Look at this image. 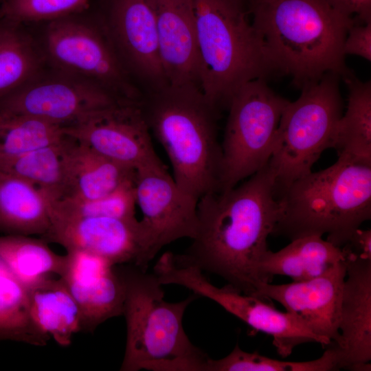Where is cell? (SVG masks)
<instances>
[{
    "instance_id": "f546056e",
    "label": "cell",
    "mask_w": 371,
    "mask_h": 371,
    "mask_svg": "<svg viewBox=\"0 0 371 371\" xmlns=\"http://www.w3.org/2000/svg\"><path fill=\"white\" fill-rule=\"evenodd\" d=\"M339 361V349L334 344L328 346L320 357L307 361L278 360L244 351L236 344L222 359L209 357L205 371H331L340 370Z\"/></svg>"
},
{
    "instance_id": "8992f818",
    "label": "cell",
    "mask_w": 371,
    "mask_h": 371,
    "mask_svg": "<svg viewBox=\"0 0 371 371\" xmlns=\"http://www.w3.org/2000/svg\"><path fill=\"white\" fill-rule=\"evenodd\" d=\"M201 91L218 112L245 83L278 74L243 0H192Z\"/></svg>"
},
{
    "instance_id": "4316f807",
    "label": "cell",
    "mask_w": 371,
    "mask_h": 371,
    "mask_svg": "<svg viewBox=\"0 0 371 371\" xmlns=\"http://www.w3.org/2000/svg\"><path fill=\"white\" fill-rule=\"evenodd\" d=\"M47 243L25 235L0 236V259L27 288L48 276L60 277L66 255L57 254Z\"/></svg>"
},
{
    "instance_id": "5bb4252c",
    "label": "cell",
    "mask_w": 371,
    "mask_h": 371,
    "mask_svg": "<svg viewBox=\"0 0 371 371\" xmlns=\"http://www.w3.org/2000/svg\"><path fill=\"white\" fill-rule=\"evenodd\" d=\"M41 238L67 251L94 254L111 265L133 264L147 270L146 245L140 221L103 216L52 218Z\"/></svg>"
},
{
    "instance_id": "ac0fdd59",
    "label": "cell",
    "mask_w": 371,
    "mask_h": 371,
    "mask_svg": "<svg viewBox=\"0 0 371 371\" xmlns=\"http://www.w3.org/2000/svg\"><path fill=\"white\" fill-rule=\"evenodd\" d=\"M150 2L167 87L201 91V64L192 0Z\"/></svg>"
},
{
    "instance_id": "1f68e13d",
    "label": "cell",
    "mask_w": 371,
    "mask_h": 371,
    "mask_svg": "<svg viewBox=\"0 0 371 371\" xmlns=\"http://www.w3.org/2000/svg\"><path fill=\"white\" fill-rule=\"evenodd\" d=\"M91 0H2L0 19L19 25L50 22L79 14Z\"/></svg>"
},
{
    "instance_id": "ba28073f",
    "label": "cell",
    "mask_w": 371,
    "mask_h": 371,
    "mask_svg": "<svg viewBox=\"0 0 371 371\" xmlns=\"http://www.w3.org/2000/svg\"><path fill=\"white\" fill-rule=\"evenodd\" d=\"M288 102L263 79L245 83L233 95L221 143V190L237 186L268 164Z\"/></svg>"
},
{
    "instance_id": "5b68a950",
    "label": "cell",
    "mask_w": 371,
    "mask_h": 371,
    "mask_svg": "<svg viewBox=\"0 0 371 371\" xmlns=\"http://www.w3.org/2000/svg\"><path fill=\"white\" fill-rule=\"evenodd\" d=\"M124 286L126 341L120 371H205L209 357L183 327L184 313L198 296L170 302L155 274L133 264L117 265Z\"/></svg>"
},
{
    "instance_id": "9c48e42d",
    "label": "cell",
    "mask_w": 371,
    "mask_h": 371,
    "mask_svg": "<svg viewBox=\"0 0 371 371\" xmlns=\"http://www.w3.org/2000/svg\"><path fill=\"white\" fill-rule=\"evenodd\" d=\"M102 30L78 14L47 23L41 47L47 65L91 81L123 100L140 102L143 94Z\"/></svg>"
},
{
    "instance_id": "52a82bcc",
    "label": "cell",
    "mask_w": 371,
    "mask_h": 371,
    "mask_svg": "<svg viewBox=\"0 0 371 371\" xmlns=\"http://www.w3.org/2000/svg\"><path fill=\"white\" fill-rule=\"evenodd\" d=\"M340 79L337 73L325 74L302 87L300 97L284 107L268 162L278 196L292 182L311 172L325 150L333 148L343 114Z\"/></svg>"
},
{
    "instance_id": "7402d4cb",
    "label": "cell",
    "mask_w": 371,
    "mask_h": 371,
    "mask_svg": "<svg viewBox=\"0 0 371 371\" xmlns=\"http://www.w3.org/2000/svg\"><path fill=\"white\" fill-rule=\"evenodd\" d=\"M51 225L49 201L29 181L0 170V231L45 235Z\"/></svg>"
},
{
    "instance_id": "e575fe53",
    "label": "cell",
    "mask_w": 371,
    "mask_h": 371,
    "mask_svg": "<svg viewBox=\"0 0 371 371\" xmlns=\"http://www.w3.org/2000/svg\"><path fill=\"white\" fill-rule=\"evenodd\" d=\"M337 12L352 17L357 22L365 23L371 21V0H325Z\"/></svg>"
},
{
    "instance_id": "8d00e7d4",
    "label": "cell",
    "mask_w": 371,
    "mask_h": 371,
    "mask_svg": "<svg viewBox=\"0 0 371 371\" xmlns=\"http://www.w3.org/2000/svg\"><path fill=\"white\" fill-rule=\"evenodd\" d=\"M1 1H2V0H0V3H1Z\"/></svg>"
},
{
    "instance_id": "f1b7e54d",
    "label": "cell",
    "mask_w": 371,
    "mask_h": 371,
    "mask_svg": "<svg viewBox=\"0 0 371 371\" xmlns=\"http://www.w3.org/2000/svg\"><path fill=\"white\" fill-rule=\"evenodd\" d=\"M63 127L32 116L0 113V162L58 142Z\"/></svg>"
},
{
    "instance_id": "2e32d148",
    "label": "cell",
    "mask_w": 371,
    "mask_h": 371,
    "mask_svg": "<svg viewBox=\"0 0 371 371\" xmlns=\"http://www.w3.org/2000/svg\"><path fill=\"white\" fill-rule=\"evenodd\" d=\"M104 30L128 73L148 88L167 87L150 0H112Z\"/></svg>"
},
{
    "instance_id": "6da1fadb",
    "label": "cell",
    "mask_w": 371,
    "mask_h": 371,
    "mask_svg": "<svg viewBox=\"0 0 371 371\" xmlns=\"http://www.w3.org/2000/svg\"><path fill=\"white\" fill-rule=\"evenodd\" d=\"M197 213V232L183 258L254 295L264 283L259 265L279 214L269 164L240 184L202 196Z\"/></svg>"
},
{
    "instance_id": "30bf717a",
    "label": "cell",
    "mask_w": 371,
    "mask_h": 371,
    "mask_svg": "<svg viewBox=\"0 0 371 371\" xmlns=\"http://www.w3.org/2000/svg\"><path fill=\"white\" fill-rule=\"evenodd\" d=\"M196 266L179 256L166 260L159 271L161 283L176 284L192 291L198 297L208 298L257 331L273 338L277 352L289 356L293 349L306 343H318L323 347L333 344L310 331L297 317L281 312L264 299L245 294L227 284L222 287L212 284Z\"/></svg>"
},
{
    "instance_id": "836d02e7",
    "label": "cell",
    "mask_w": 371,
    "mask_h": 371,
    "mask_svg": "<svg viewBox=\"0 0 371 371\" xmlns=\"http://www.w3.org/2000/svg\"><path fill=\"white\" fill-rule=\"evenodd\" d=\"M341 249L345 256L371 260V229H357Z\"/></svg>"
},
{
    "instance_id": "83f0119b",
    "label": "cell",
    "mask_w": 371,
    "mask_h": 371,
    "mask_svg": "<svg viewBox=\"0 0 371 371\" xmlns=\"http://www.w3.org/2000/svg\"><path fill=\"white\" fill-rule=\"evenodd\" d=\"M50 338L32 317L27 287L0 259V342L45 346Z\"/></svg>"
},
{
    "instance_id": "8fae6325",
    "label": "cell",
    "mask_w": 371,
    "mask_h": 371,
    "mask_svg": "<svg viewBox=\"0 0 371 371\" xmlns=\"http://www.w3.org/2000/svg\"><path fill=\"white\" fill-rule=\"evenodd\" d=\"M49 67L0 100V113L32 116L64 127L95 111L131 102L91 81Z\"/></svg>"
},
{
    "instance_id": "603a6c76",
    "label": "cell",
    "mask_w": 371,
    "mask_h": 371,
    "mask_svg": "<svg viewBox=\"0 0 371 371\" xmlns=\"http://www.w3.org/2000/svg\"><path fill=\"white\" fill-rule=\"evenodd\" d=\"M32 317L37 326L60 346H69L81 332L78 306L64 281L53 276L27 288Z\"/></svg>"
},
{
    "instance_id": "d6a6232c",
    "label": "cell",
    "mask_w": 371,
    "mask_h": 371,
    "mask_svg": "<svg viewBox=\"0 0 371 371\" xmlns=\"http://www.w3.org/2000/svg\"><path fill=\"white\" fill-rule=\"evenodd\" d=\"M344 53L371 61V21L355 23L350 27L344 41Z\"/></svg>"
},
{
    "instance_id": "4fadbf2b",
    "label": "cell",
    "mask_w": 371,
    "mask_h": 371,
    "mask_svg": "<svg viewBox=\"0 0 371 371\" xmlns=\"http://www.w3.org/2000/svg\"><path fill=\"white\" fill-rule=\"evenodd\" d=\"M141 102L95 111L64 126V132L98 153L135 170L162 164L153 148Z\"/></svg>"
},
{
    "instance_id": "7a4b0ae2",
    "label": "cell",
    "mask_w": 371,
    "mask_h": 371,
    "mask_svg": "<svg viewBox=\"0 0 371 371\" xmlns=\"http://www.w3.org/2000/svg\"><path fill=\"white\" fill-rule=\"evenodd\" d=\"M254 28L278 74L302 89L328 72L348 73L344 45L356 21L325 0H266L251 3Z\"/></svg>"
},
{
    "instance_id": "d4e9b609",
    "label": "cell",
    "mask_w": 371,
    "mask_h": 371,
    "mask_svg": "<svg viewBox=\"0 0 371 371\" xmlns=\"http://www.w3.org/2000/svg\"><path fill=\"white\" fill-rule=\"evenodd\" d=\"M47 65L41 45L23 25L0 19V100L32 80Z\"/></svg>"
},
{
    "instance_id": "277c9868",
    "label": "cell",
    "mask_w": 371,
    "mask_h": 371,
    "mask_svg": "<svg viewBox=\"0 0 371 371\" xmlns=\"http://www.w3.org/2000/svg\"><path fill=\"white\" fill-rule=\"evenodd\" d=\"M141 108L150 131L164 148L173 179L196 199L221 190L222 149L218 112L199 89L165 87L143 95Z\"/></svg>"
},
{
    "instance_id": "ffe728a7",
    "label": "cell",
    "mask_w": 371,
    "mask_h": 371,
    "mask_svg": "<svg viewBox=\"0 0 371 371\" xmlns=\"http://www.w3.org/2000/svg\"><path fill=\"white\" fill-rule=\"evenodd\" d=\"M345 260L341 249L322 236H304L278 251L268 249L260 262L259 273L264 283L271 282L277 275L288 276L293 282L306 281Z\"/></svg>"
},
{
    "instance_id": "d590c367",
    "label": "cell",
    "mask_w": 371,
    "mask_h": 371,
    "mask_svg": "<svg viewBox=\"0 0 371 371\" xmlns=\"http://www.w3.org/2000/svg\"><path fill=\"white\" fill-rule=\"evenodd\" d=\"M266 1V0H251V3H256V2H260V1Z\"/></svg>"
},
{
    "instance_id": "3957f363",
    "label": "cell",
    "mask_w": 371,
    "mask_h": 371,
    "mask_svg": "<svg viewBox=\"0 0 371 371\" xmlns=\"http://www.w3.org/2000/svg\"><path fill=\"white\" fill-rule=\"evenodd\" d=\"M278 203L272 235L293 240L326 234L341 248L371 218V164L338 157L328 168L292 182Z\"/></svg>"
},
{
    "instance_id": "d6986e66",
    "label": "cell",
    "mask_w": 371,
    "mask_h": 371,
    "mask_svg": "<svg viewBox=\"0 0 371 371\" xmlns=\"http://www.w3.org/2000/svg\"><path fill=\"white\" fill-rule=\"evenodd\" d=\"M339 329L340 369L371 360V260L346 256Z\"/></svg>"
},
{
    "instance_id": "484cf974",
    "label": "cell",
    "mask_w": 371,
    "mask_h": 371,
    "mask_svg": "<svg viewBox=\"0 0 371 371\" xmlns=\"http://www.w3.org/2000/svg\"><path fill=\"white\" fill-rule=\"evenodd\" d=\"M69 142V136L66 134L58 142L0 162V170L32 183L49 201L64 199L68 189Z\"/></svg>"
},
{
    "instance_id": "e0dca14e",
    "label": "cell",
    "mask_w": 371,
    "mask_h": 371,
    "mask_svg": "<svg viewBox=\"0 0 371 371\" xmlns=\"http://www.w3.org/2000/svg\"><path fill=\"white\" fill-rule=\"evenodd\" d=\"M65 255L60 278L78 306L81 332H93L107 319L122 315L124 286L117 265L85 251H67Z\"/></svg>"
},
{
    "instance_id": "4dcf8cb0",
    "label": "cell",
    "mask_w": 371,
    "mask_h": 371,
    "mask_svg": "<svg viewBox=\"0 0 371 371\" xmlns=\"http://www.w3.org/2000/svg\"><path fill=\"white\" fill-rule=\"evenodd\" d=\"M50 218L103 216L136 220L135 179L103 196L90 200L63 199L49 201Z\"/></svg>"
},
{
    "instance_id": "cb8c5ba5",
    "label": "cell",
    "mask_w": 371,
    "mask_h": 371,
    "mask_svg": "<svg viewBox=\"0 0 371 371\" xmlns=\"http://www.w3.org/2000/svg\"><path fill=\"white\" fill-rule=\"evenodd\" d=\"M341 78L348 89V104L333 148L339 157L371 164V81L360 80L350 70Z\"/></svg>"
},
{
    "instance_id": "7c38bea8",
    "label": "cell",
    "mask_w": 371,
    "mask_h": 371,
    "mask_svg": "<svg viewBox=\"0 0 371 371\" xmlns=\"http://www.w3.org/2000/svg\"><path fill=\"white\" fill-rule=\"evenodd\" d=\"M135 189L148 263L164 246L195 236L199 200L177 186L163 163L136 170Z\"/></svg>"
},
{
    "instance_id": "44dd1931",
    "label": "cell",
    "mask_w": 371,
    "mask_h": 371,
    "mask_svg": "<svg viewBox=\"0 0 371 371\" xmlns=\"http://www.w3.org/2000/svg\"><path fill=\"white\" fill-rule=\"evenodd\" d=\"M69 137L68 189L64 199H94L135 179V169L118 164Z\"/></svg>"
},
{
    "instance_id": "9a60e30c",
    "label": "cell",
    "mask_w": 371,
    "mask_h": 371,
    "mask_svg": "<svg viewBox=\"0 0 371 371\" xmlns=\"http://www.w3.org/2000/svg\"><path fill=\"white\" fill-rule=\"evenodd\" d=\"M346 276L344 260L308 280L282 284L261 283L254 296L280 303L313 333L340 348L342 339L339 325Z\"/></svg>"
}]
</instances>
